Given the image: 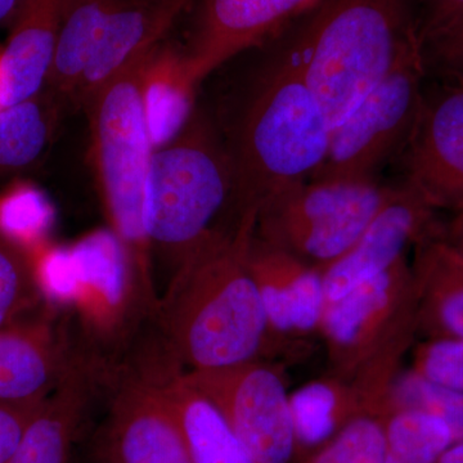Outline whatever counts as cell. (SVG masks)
I'll return each instance as SVG.
<instances>
[{"label":"cell","mask_w":463,"mask_h":463,"mask_svg":"<svg viewBox=\"0 0 463 463\" xmlns=\"http://www.w3.org/2000/svg\"><path fill=\"white\" fill-rule=\"evenodd\" d=\"M185 377L219 408L255 463H289L298 453L289 394L261 362L194 371Z\"/></svg>","instance_id":"30bf717a"},{"label":"cell","mask_w":463,"mask_h":463,"mask_svg":"<svg viewBox=\"0 0 463 463\" xmlns=\"http://www.w3.org/2000/svg\"><path fill=\"white\" fill-rule=\"evenodd\" d=\"M288 30L218 67L203 109L230 160L240 225L257 221L265 201L289 183L309 179L330 141L331 125Z\"/></svg>","instance_id":"6da1fadb"},{"label":"cell","mask_w":463,"mask_h":463,"mask_svg":"<svg viewBox=\"0 0 463 463\" xmlns=\"http://www.w3.org/2000/svg\"><path fill=\"white\" fill-rule=\"evenodd\" d=\"M160 359L105 373V414L90 440L88 463H192L158 377Z\"/></svg>","instance_id":"9c48e42d"},{"label":"cell","mask_w":463,"mask_h":463,"mask_svg":"<svg viewBox=\"0 0 463 463\" xmlns=\"http://www.w3.org/2000/svg\"><path fill=\"white\" fill-rule=\"evenodd\" d=\"M66 0H24L0 53L3 108L41 93L47 84Z\"/></svg>","instance_id":"ac0fdd59"},{"label":"cell","mask_w":463,"mask_h":463,"mask_svg":"<svg viewBox=\"0 0 463 463\" xmlns=\"http://www.w3.org/2000/svg\"><path fill=\"white\" fill-rule=\"evenodd\" d=\"M288 33L331 128L422 47L417 0H319Z\"/></svg>","instance_id":"3957f363"},{"label":"cell","mask_w":463,"mask_h":463,"mask_svg":"<svg viewBox=\"0 0 463 463\" xmlns=\"http://www.w3.org/2000/svg\"><path fill=\"white\" fill-rule=\"evenodd\" d=\"M42 403H0V463H7L14 455L27 423Z\"/></svg>","instance_id":"1f68e13d"},{"label":"cell","mask_w":463,"mask_h":463,"mask_svg":"<svg viewBox=\"0 0 463 463\" xmlns=\"http://www.w3.org/2000/svg\"><path fill=\"white\" fill-rule=\"evenodd\" d=\"M386 450L383 463H437L455 443L446 423L420 411H394L383 417Z\"/></svg>","instance_id":"cb8c5ba5"},{"label":"cell","mask_w":463,"mask_h":463,"mask_svg":"<svg viewBox=\"0 0 463 463\" xmlns=\"http://www.w3.org/2000/svg\"><path fill=\"white\" fill-rule=\"evenodd\" d=\"M395 184L298 181L259 210L254 234L323 272L364 234Z\"/></svg>","instance_id":"52a82bcc"},{"label":"cell","mask_w":463,"mask_h":463,"mask_svg":"<svg viewBox=\"0 0 463 463\" xmlns=\"http://www.w3.org/2000/svg\"><path fill=\"white\" fill-rule=\"evenodd\" d=\"M423 379L463 392V339H425L414 347L412 367Z\"/></svg>","instance_id":"f1b7e54d"},{"label":"cell","mask_w":463,"mask_h":463,"mask_svg":"<svg viewBox=\"0 0 463 463\" xmlns=\"http://www.w3.org/2000/svg\"><path fill=\"white\" fill-rule=\"evenodd\" d=\"M319 0H196L182 60L194 87L242 52L286 32Z\"/></svg>","instance_id":"7c38bea8"},{"label":"cell","mask_w":463,"mask_h":463,"mask_svg":"<svg viewBox=\"0 0 463 463\" xmlns=\"http://www.w3.org/2000/svg\"><path fill=\"white\" fill-rule=\"evenodd\" d=\"M438 210L419 192L399 182L364 234L322 272L326 301L343 298L356 286L385 272L405 257L410 246L441 233Z\"/></svg>","instance_id":"4fadbf2b"},{"label":"cell","mask_w":463,"mask_h":463,"mask_svg":"<svg viewBox=\"0 0 463 463\" xmlns=\"http://www.w3.org/2000/svg\"><path fill=\"white\" fill-rule=\"evenodd\" d=\"M444 237L463 251V213H459L458 218L450 227L449 233Z\"/></svg>","instance_id":"e575fe53"},{"label":"cell","mask_w":463,"mask_h":463,"mask_svg":"<svg viewBox=\"0 0 463 463\" xmlns=\"http://www.w3.org/2000/svg\"><path fill=\"white\" fill-rule=\"evenodd\" d=\"M53 209L38 188L20 183L0 196V237L32 254L45 245Z\"/></svg>","instance_id":"484cf974"},{"label":"cell","mask_w":463,"mask_h":463,"mask_svg":"<svg viewBox=\"0 0 463 463\" xmlns=\"http://www.w3.org/2000/svg\"><path fill=\"white\" fill-rule=\"evenodd\" d=\"M3 109V106H2V99H0V109Z\"/></svg>","instance_id":"d590c367"},{"label":"cell","mask_w":463,"mask_h":463,"mask_svg":"<svg viewBox=\"0 0 463 463\" xmlns=\"http://www.w3.org/2000/svg\"><path fill=\"white\" fill-rule=\"evenodd\" d=\"M99 361L80 354L27 423L7 463H69L102 386Z\"/></svg>","instance_id":"e0dca14e"},{"label":"cell","mask_w":463,"mask_h":463,"mask_svg":"<svg viewBox=\"0 0 463 463\" xmlns=\"http://www.w3.org/2000/svg\"><path fill=\"white\" fill-rule=\"evenodd\" d=\"M196 90L185 72L181 50L163 43L149 63L145 88L146 115L155 149L172 141L187 124Z\"/></svg>","instance_id":"7402d4cb"},{"label":"cell","mask_w":463,"mask_h":463,"mask_svg":"<svg viewBox=\"0 0 463 463\" xmlns=\"http://www.w3.org/2000/svg\"><path fill=\"white\" fill-rule=\"evenodd\" d=\"M157 48L136 58L81 103L90 118L94 158L116 237L143 292L154 303L158 298L145 230V196L155 147L146 115L145 88Z\"/></svg>","instance_id":"5b68a950"},{"label":"cell","mask_w":463,"mask_h":463,"mask_svg":"<svg viewBox=\"0 0 463 463\" xmlns=\"http://www.w3.org/2000/svg\"><path fill=\"white\" fill-rule=\"evenodd\" d=\"M426 75L423 48H416L331 128L327 152L310 181L380 182L410 141Z\"/></svg>","instance_id":"ba28073f"},{"label":"cell","mask_w":463,"mask_h":463,"mask_svg":"<svg viewBox=\"0 0 463 463\" xmlns=\"http://www.w3.org/2000/svg\"><path fill=\"white\" fill-rule=\"evenodd\" d=\"M319 334L337 377L365 389L388 388L416 334V289L407 258L326 301Z\"/></svg>","instance_id":"8992f818"},{"label":"cell","mask_w":463,"mask_h":463,"mask_svg":"<svg viewBox=\"0 0 463 463\" xmlns=\"http://www.w3.org/2000/svg\"><path fill=\"white\" fill-rule=\"evenodd\" d=\"M61 103L48 91L0 109V175L38 163L50 147Z\"/></svg>","instance_id":"603a6c76"},{"label":"cell","mask_w":463,"mask_h":463,"mask_svg":"<svg viewBox=\"0 0 463 463\" xmlns=\"http://www.w3.org/2000/svg\"><path fill=\"white\" fill-rule=\"evenodd\" d=\"M158 377L192 463H255L223 413L192 385L167 352L160 358Z\"/></svg>","instance_id":"ffe728a7"},{"label":"cell","mask_w":463,"mask_h":463,"mask_svg":"<svg viewBox=\"0 0 463 463\" xmlns=\"http://www.w3.org/2000/svg\"><path fill=\"white\" fill-rule=\"evenodd\" d=\"M397 164L402 182L435 210L463 213V81L426 75L419 115Z\"/></svg>","instance_id":"8fae6325"},{"label":"cell","mask_w":463,"mask_h":463,"mask_svg":"<svg viewBox=\"0 0 463 463\" xmlns=\"http://www.w3.org/2000/svg\"><path fill=\"white\" fill-rule=\"evenodd\" d=\"M437 463H463V440L455 441L440 456Z\"/></svg>","instance_id":"836d02e7"},{"label":"cell","mask_w":463,"mask_h":463,"mask_svg":"<svg viewBox=\"0 0 463 463\" xmlns=\"http://www.w3.org/2000/svg\"><path fill=\"white\" fill-rule=\"evenodd\" d=\"M386 437L383 417H355L304 463H383Z\"/></svg>","instance_id":"4316f807"},{"label":"cell","mask_w":463,"mask_h":463,"mask_svg":"<svg viewBox=\"0 0 463 463\" xmlns=\"http://www.w3.org/2000/svg\"><path fill=\"white\" fill-rule=\"evenodd\" d=\"M24 0H0V25L14 23Z\"/></svg>","instance_id":"d6a6232c"},{"label":"cell","mask_w":463,"mask_h":463,"mask_svg":"<svg viewBox=\"0 0 463 463\" xmlns=\"http://www.w3.org/2000/svg\"><path fill=\"white\" fill-rule=\"evenodd\" d=\"M292 426L298 449H319L346 425L367 413L354 383L341 379L310 381L289 394Z\"/></svg>","instance_id":"44dd1931"},{"label":"cell","mask_w":463,"mask_h":463,"mask_svg":"<svg viewBox=\"0 0 463 463\" xmlns=\"http://www.w3.org/2000/svg\"><path fill=\"white\" fill-rule=\"evenodd\" d=\"M230 160L205 109H194L172 141L155 149L145 196L151 259L169 279L214 241L236 233Z\"/></svg>","instance_id":"277c9868"},{"label":"cell","mask_w":463,"mask_h":463,"mask_svg":"<svg viewBox=\"0 0 463 463\" xmlns=\"http://www.w3.org/2000/svg\"><path fill=\"white\" fill-rule=\"evenodd\" d=\"M196 0H100L93 48L74 100L94 90L136 58L163 44L174 24Z\"/></svg>","instance_id":"5bb4252c"},{"label":"cell","mask_w":463,"mask_h":463,"mask_svg":"<svg viewBox=\"0 0 463 463\" xmlns=\"http://www.w3.org/2000/svg\"><path fill=\"white\" fill-rule=\"evenodd\" d=\"M80 355L51 313L0 330V403L38 404L50 397Z\"/></svg>","instance_id":"9a60e30c"},{"label":"cell","mask_w":463,"mask_h":463,"mask_svg":"<svg viewBox=\"0 0 463 463\" xmlns=\"http://www.w3.org/2000/svg\"><path fill=\"white\" fill-rule=\"evenodd\" d=\"M394 411H420L441 420L453 440H463V392L423 379L414 371H399L390 381L380 417Z\"/></svg>","instance_id":"d4e9b609"},{"label":"cell","mask_w":463,"mask_h":463,"mask_svg":"<svg viewBox=\"0 0 463 463\" xmlns=\"http://www.w3.org/2000/svg\"><path fill=\"white\" fill-rule=\"evenodd\" d=\"M246 261L263 301L270 334L303 336L319 332L326 306L322 272L255 234Z\"/></svg>","instance_id":"2e32d148"},{"label":"cell","mask_w":463,"mask_h":463,"mask_svg":"<svg viewBox=\"0 0 463 463\" xmlns=\"http://www.w3.org/2000/svg\"><path fill=\"white\" fill-rule=\"evenodd\" d=\"M414 248L416 334L463 339V251L443 233L426 237Z\"/></svg>","instance_id":"d6986e66"},{"label":"cell","mask_w":463,"mask_h":463,"mask_svg":"<svg viewBox=\"0 0 463 463\" xmlns=\"http://www.w3.org/2000/svg\"><path fill=\"white\" fill-rule=\"evenodd\" d=\"M463 16V0H417L420 41L428 44Z\"/></svg>","instance_id":"4dcf8cb0"},{"label":"cell","mask_w":463,"mask_h":463,"mask_svg":"<svg viewBox=\"0 0 463 463\" xmlns=\"http://www.w3.org/2000/svg\"><path fill=\"white\" fill-rule=\"evenodd\" d=\"M252 225L221 237L183 265L158 300L163 344L185 373L257 361L270 328L246 251Z\"/></svg>","instance_id":"7a4b0ae2"},{"label":"cell","mask_w":463,"mask_h":463,"mask_svg":"<svg viewBox=\"0 0 463 463\" xmlns=\"http://www.w3.org/2000/svg\"><path fill=\"white\" fill-rule=\"evenodd\" d=\"M38 298L29 252L0 237V330L32 309Z\"/></svg>","instance_id":"83f0119b"},{"label":"cell","mask_w":463,"mask_h":463,"mask_svg":"<svg viewBox=\"0 0 463 463\" xmlns=\"http://www.w3.org/2000/svg\"><path fill=\"white\" fill-rule=\"evenodd\" d=\"M426 72L463 81V16L435 41L423 45Z\"/></svg>","instance_id":"f546056e"}]
</instances>
